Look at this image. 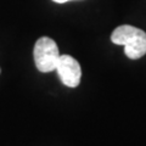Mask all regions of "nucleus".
Segmentation results:
<instances>
[{
  "label": "nucleus",
  "instance_id": "1",
  "mask_svg": "<svg viewBox=\"0 0 146 146\" xmlns=\"http://www.w3.org/2000/svg\"><path fill=\"white\" fill-rule=\"evenodd\" d=\"M111 40L113 44L124 46V52L130 60H138L146 54V33L134 26L117 27L112 32Z\"/></svg>",
  "mask_w": 146,
  "mask_h": 146
},
{
  "label": "nucleus",
  "instance_id": "2",
  "mask_svg": "<svg viewBox=\"0 0 146 146\" xmlns=\"http://www.w3.org/2000/svg\"><path fill=\"white\" fill-rule=\"evenodd\" d=\"M33 57L35 67L40 72L49 73L55 71L58 57H60L57 44L49 36H42L35 42Z\"/></svg>",
  "mask_w": 146,
  "mask_h": 146
},
{
  "label": "nucleus",
  "instance_id": "3",
  "mask_svg": "<svg viewBox=\"0 0 146 146\" xmlns=\"http://www.w3.org/2000/svg\"><path fill=\"white\" fill-rule=\"evenodd\" d=\"M55 71L63 84L70 88H76L80 83L82 68L79 62L70 55H60Z\"/></svg>",
  "mask_w": 146,
  "mask_h": 146
},
{
  "label": "nucleus",
  "instance_id": "4",
  "mask_svg": "<svg viewBox=\"0 0 146 146\" xmlns=\"http://www.w3.org/2000/svg\"><path fill=\"white\" fill-rule=\"evenodd\" d=\"M54 3H57V4H65V3H68V1H72V0H52Z\"/></svg>",
  "mask_w": 146,
  "mask_h": 146
},
{
  "label": "nucleus",
  "instance_id": "5",
  "mask_svg": "<svg viewBox=\"0 0 146 146\" xmlns=\"http://www.w3.org/2000/svg\"><path fill=\"white\" fill-rule=\"evenodd\" d=\"M0 73H1V68H0Z\"/></svg>",
  "mask_w": 146,
  "mask_h": 146
}]
</instances>
